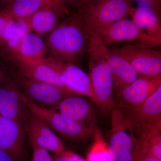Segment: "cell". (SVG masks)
<instances>
[{
    "mask_svg": "<svg viewBox=\"0 0 161 161\" xmlns=\"http://www.w3.org/2000/svg\"><path fill=\"white\" fill-rule=\"evenodd\" d=\"M129 1H136V2H137V1H138V0H129Z\"/></svg>",
    "mask_w": 161,
    "mask_h": 161,
    "instance_id": "cell-34",
    "label": "cell"
},
{
    "mask_svg": "<svg viewBox=\"0 0 161 161\" xmlns=\"http://www.w3.org/2000/svg\"><path fill=\"white\" fill-rule=\"evenodd\" d=\"M95 33L106 46L123 41L134 42L136 44L152 48L161 44V39L147 35L132 19L127 18L118 20Z\"/></svg>",
    "mask_w": 161,
    "mask_h": 161,
    "instance_id": "cell-7",
    "label": "cell"
},
{
    "mask_svg": "<svg viewBox=\"0 0 161 161\" xmlns=\"http://www.w3.org/2000/svg\"><path fill=\"white\" fill-rule=\"evenodd\" d=\"M46 61L60 75L64 85L76 95L86 96L94 101L89 75L76 64L50 57Z\"/></svg>",
    "mask_w": 161,
    "mask_h": 161,
    "instance_id": "cell-11",
    "label": "cell"
},
{
    "mask_svg": "<svg viewBox=\"0 0 161 161\" xmlns=\"http://www.w3.org/2000/svg\"><path fill=\"white\" fill-rule=\"evenodd\" d=\"M64 3V0H15L9 12L15 19H27L41 9Z\"/></svg>",
    "mask_w": 161,
    "mask_h": 161,
    "instance_id": "cell-21",
    "label": "cell"
},
{
    "mask_svg": "<svg viewBox=\"0 0 161 161\" xmlns=\"http://www.w3.org/2000/svg\"><path fill=\"white\" fill-rule=\"evenodd\" d=\"M129 0H86L78 8L87 27L95 32L130 15Z\"/></svg>",
    "mask_w": 161,
    "mask_h": 161,
    "instance_id": "cell-4",
    "label": "cell"
},
{
    "mask_svg": "<svg viewBox=\"0 0 161 161\" xmlns=\"http://www.w3.org/2000/svg\"><path fill=\"white\" fill-rule=\"evenodd\" d=\"M47 50L40 35L30 31L23 38L14 57L18 62H33L45 58Z\"/></svg>",
    "mask_w": 161,
    "mask_h": 161,
    "instance_id": "cell-18",
    "label": "cell"
},
{
    "mask_svg": "<svg viewBox=\"0 0 161 161\" xmlns=\"http://www.w3.org/2000/svg\"><path fill=\"white\" fill-rule=\"evenodd\" d=\"M22 95L12 81H8L0 88V115L23 125L26 114Z\"/></svg>",
    "mask_w": 161,
    "mask_h": 161,
    "instance_id": "cell-14",
    "label": "cell"
},
{
    "mask_svg": "<svg viewBox=\"0 0 161 161\" xmlns=\"http://www.w3.org/2000/svg\"><path fill=\"white\" fill-rule=\"evenodd\" d=\"M139 6L150 7L161 12V0H138Z\"/></svg>",
    "mask_w": 161,
    "mask_h": 161,
    "instance_id": "cell-28",
    "label": "cell"
},
{
    "mask_svg": "<svg viewBox=\"0 0 161 161\" xmlns=\"http://www.w3.org/2000/svg\"><path fill=\"white\" fill-rule=\"evenodd\" d=\"M161 86V75L141 76L123 86L115 88L117 103L120 109L136 106L147 100Z\"/></svg>",
    "mask_w": 161,
    "mask_h": 161,
    "instance_id": "cell-9",
    "label": "cell"
},
{
    "mask_svg": "<svg viewBox=\"0 0 161 161\" xmlns=\"http://www.w3.org/2000/svg\"><path fill=\"white\" fill-rule=\"evenodd\" d=\"M136 137L140 143L150 155L161 161V132H145Z\"/></svg>",
    "mask_w": 161,
    "mask_h": 161,
    "instance_id": "cell-23",
    "label": "cell"
},
{
    "mask_svg": "<svg viewBox=\"0 0 161 161\" xmlns=\"http://www.w3.org/2000/svg\"><path fill=\"white\" fill-rule=\"evenodd\" d=\"M24 140L23 124L0 115V149L17 161L24 155Z\"/></svg>",
    "mask_w": 161,
    "mask_h": 161,
    "instance_id": "cell-12",
    "label": "cell"
},
{
    "mask_svg": "<svg viewBox=\"0 0 161 161\" xmlns=\"http://www.w3.org/2000/svg\"><path fill=\"white\" fill-rule=\"evenodd\" d=\"M108 146L114 161H131L136 142L131 124L122 110L116 106L112 110Z\"/></svg>",
    "mask_w": 161,
    "mask_h": 161,
    "instance_id": "cell-6",
    "label": "cell"
},
{
    "mask_svg": "<svg viewBox=\"0 0 161 161\" xmlns=\"http://www.w3.org/2000/svg\"><path fill=\"white\" fill-rule=\"evenodd\" d=\"M20 83L23 94L30 100L40 106L57 110L58 106L64 98L77 95L66 88L51 84L31 80L23 77Z\"/></svg>",
    "mask_w": 161,
    "mask_h": 161,
    "instance_id": "cell-10",
    "label": "cell"
},
{
    "mask_svg": "<svg viewBox=\"0 0 161 161\" xmlns=\"http://www.w3.org/2000/svg\"><path fill=\"white\" fill-rule=\"evenodd\" d=\"M137 139V138H136ZM131 161H161L150 155L143 147L138 140L132 151Z\"/></svg>",
    "mask_w": 161,
    "mask_h": 161,
    "instance_id": "cell-25",
    "label": "cell"
},
{
    "mask_svg": "<svg viewBox=\"0 0 161 161\" xmlns=\"http://www.w3.org/2000/svg\"><path fill=\"white\" fill-rule=\"evenodd\" d=\"M15 23V19L13 17L9 19L3 33L1 42L7 44L9 40H11L14 33Z\"/></svg>",
    "mask_w": 161,
    "mask_h": 161,
    "instance_id": "cell-27",
    "label": "cell"
},
{
    "mask_svg": "<svg viewBox=\"0 0 161 161\" xmlns=\"http://www.w3.org/2000/svg\"><path fill=\"white\" fill-rule=\"evenodd\" d=\"M51 58L76 64L87 53L89 34L79 11L60 22L46 43Z\"/></svg>",
    "mask_w": 161,
    "mask_h": 161,
    "instance_id": "cell-1",
    "label": "cell"
},
{
    "mask_svg": "<svg viewBox=\"0 0 161 161\" xmlns=\"http://www.w3.org/2000/svg\"><path fill=\"white\" fill-rule=\"evenodd\" d=\"M64 2L67 1L74 3V4L76 5V6H77V7H78V8H79V7H80V6H81L86 0H64Z\"/></svg>",
    "mask_w": 161,
    "mask_h": 161,
    "instance_id": "cell-33",
    "label": "cell"
},
{
    "mask_svg": "<svg viewBox=\"0 0 161 161\" xmlns=\"http://www.w3.org/2000/svg\"><path fill=\"white\" fill-rule=\"evenodd\" d=\"M52 157L53 161H71L68 155L66 150L60 154H53Z\"/></svg>",
    "mask_w": 161,
    "mask_h": 161,
    "instance_id": "cell-30",
    "label": "cell"
},
{
    "mask_svg": "<svg viewBox=\"0 0 161 161\" xmlns=\"http://www.w3.org/2000/svg\"><path fill=\"white\" fill-rule=\"evenodd\" d=\"M120 109L131 124L136 137L148 132H161V86L143 103Z\"/></svg>",
    "mask_w": 161,
    "mask_h": 161,
    "instance_id": "cell-5",
    "label": "cell"
},
{
    "mask_svg": "<svg viewBox=\"0 0 161 161\" xmlns=\"http://www.w3.org/2000/svg\"><path fill=\"white\" fill-rule=\"evenodd\" d=\"M67 153L71 161H86V160L73 151L67 150Z\"/></svg>",
    "mask_w": 161,
    "mask_h": 161,
    "instance_id": "cell-31",
    "label": "cell"
},
{
    "mask_svg": "<svg viewBox=\"0 0 161 161\" xmlns=\"http://www.w3.org/2000/svg\"><path fill=\"white\" fill-rule=\"evenodd\" d=\"M108 50L109 64L114 88L131 83L140 77L130 63L113 47Z\"/></svg>",
    "mask_w": 161,
    "mask_h": 161,
    "instance_id": "cell-19",
    "label": "cell"
},
{
    "mask_svg": "<svg viewBox=\"0 0 161 161\" xmlns=\"http://www.w3.org/2000/svg\"><path fill=\"white\" fill-rule=\"evenodd\" d=\"M15 27L13 36L7 43L8 48L12 53H16L25 35L31 31L27 19H15Z\"/></svg>",
    "mask_w": 161,
    "mask_h": 161,
    "instance_id": "cell-24",
    "label": "cell"
},
{
    "mask_svg": "<svg viewBox=\"0 0 161 161\" xmlns=\"http://www.w3.org/2000/svg\"><path fill=\"white\" fill-rule=\"evenodd\" d=\"M22 101L32 115L46 124L64 138L81 141L93 137L97 126L75 121L65 117L57 110L40 106L30 100L23 94Z\"/></svg>",
    "mask_w": 161,
    "mask_h": 161,
    "instance_id": "cell-3",
    "label": "cell"
},
{
    "mask_svg": "<svg viewBox=\"0 0 161 161\" xmlns=\"http://www.w3.org/2000/svg\"><path fill=\"white\" fill-rule=\"evenodd\" d=\"M67 12L64 4L47 7L36 12L27 19L31 31L40 35L50 33L60 23V17Z\"/></svg>",
    "mask_w": 161,
    "mask_h": 161,
    "instance_id": "cell-17",
    "label": "cell"
},
{
    "mask_svg": "<svg viewBox=\"0 0 161 161\" xmlns=\"http://www.w3.org/2000/svg\"><path fill=\"white\" fill-rule=\"evenodd\" d=\"M0 161H15L7 153L0 149Z\"/></svg>",
    "mask_w": 161,
    "mask_h": 161,
    "instance_id": "cell-32",
    "label": "cell"
},
{
    "mask_svg": "<svg viewBox=\"0 0 161 161\" xmlns=\"http://www.w3.org/2000/svg\"><path fill=\"white\" fill-rule=\"evenodd\" d=\"M78 95L64 98L56 110L72 120L92 126H97L96 115L91 103Z\"/></svg>",
    "mask_w": 161,
    "mask_h": 161,
    "instance_id": "cell-15",
    "label": "cell"
},
{
    "mask_svg": "<svg viewBox=\"0 0 161 161\" xmlns=\"http://www.w3.org/2000/svg\"><path fill=\"white\" fill-rule=\"evenodd\" d=\"M30 143L33 151L31 161H53V157L48 151L38 147L33 143Z\"/></svg>",
    "mask_w": 161,
    "mask_h": 161,
    "instance_id": "cell-26",
    "label": "cell"
},
{
    "mask_svg": "<svg viewBox=\"0 0 161 161\" xmlns=\"http://www.w3.org/2000/svg\"><path fill=\"white\" fill-rule=\"evenodd\" d=\"M113 48L132 65L139 76L161 75V51L139 44Z\"/></svg>",
    "mask_w": 161,
    "mask_h": 161,
    "instance_id": "cell-8",
    "label": "cell"
},
{
    "mask_svg": "<svg viewBox=\"0 0 161 161\" xmlns=\"http://www.w3.org/2000/svg\"><path fill=\"white\" fill-rule=\"evenodd\" d=\"M26 129L30 143L55 154H60L66 150L63 142L54 131L31 115L29 116Z\"/></svg>",
    "mask_w": 161,
    "mask_h": 161,
    "instance_id": "cell-13",
    "label": "cell"
},
{
    "mask_svg": "<svg viewBox=\"0 0 161 161\" xmlns=\"http://www.w3.org/2000/svg\"><path fill=\"white\" fill-rule=\"evenodd\" d=\"M93 138L94 142L88 153L86 161H114L108 144L98 127L95 129Z\"/></svg>",
    "mask_w": 161,
    "mask_h": 161,
    "instance_id": "cell-22",
    "label": "cell"
},
{
    "mask_svg": "<svg viewBox=\"0 0 161 161\" xmlns=\"http://www.w3.org/2000/svg\"><path fill=\"white\" fill-rule=\"evenodd\" d=\"M89 34V77L94 103L105 113L116 106L113 97L114 83L109 64V50L92 30Z\"/></svg>",
    "mask_w": 161,
    "mask_h": 161,
    "instance_id": "cell-2",
    "label": "cell"
},
{
    "mask_svg": "<svg viewBox=\"0 0 161 161\" xmlns=\"http://www.w3.org/2000/svg\"><path fill=\"white\" fill-rule=\"evenodd\" d=\"M12 15L9 12L0 14V41H1L3 33L8 21L11 17Z\"/></svg>",
    "mask_w": 161,
    "mask_h": 161,
    "instance_id": "cell-29",
    "label": "cell"
},
{
    "mask_svg": "<svg viewBox=\"0 0 161 161\" xmlns=\"http://www.w3.org/2000/svg\"><path fill=\"white\" fill-rule=\"evenodd\" d=\"M18 68L20 73L25 78L66 88L59 74L45 58L33 62H18Z\"/></svg>",
    "mask_w": 161,
    "mask_h": 161,
    "instance_id": "cell-16",
    "label": "cell"
},
{
    "mask_svg": "<svg viewBox=\"0 0 161 161\" xmlns=\"http://www.w3.org/2000/svg\"><path fill=\"white\" fill-rule=\"evenodd\" d=\"M161 12L146 7L133 8L130 16L132 20L147 35L161 39Z\"/></svg>",
    "mask_w": 161,
    "mask_h": 161,
    "instance_id": "cell-20",
    "label": "cell"
}]
</instances>
